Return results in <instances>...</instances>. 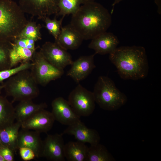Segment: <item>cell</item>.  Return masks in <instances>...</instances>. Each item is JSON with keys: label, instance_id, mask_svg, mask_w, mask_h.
Returning a JSON list of instances; mask_svg holds the SVG:
<instances>
[{"label": "cell", "instance_id": "cell-35", "mask_svg": "<svg viewBox=\"0 0 161 161\" xmlns=\"http://www.w3.org/2000/svg\"><path fill=\"white\" fill-rule=\"evenodd\" d=\"M4 86L3 85H0V93L1 92V90L4 89Z\"/></svg>", "mask_w": 161, "mask_h": 161}, {"label": "cell", "instance_id": "cell-31", "mask_svg": "<svg viewBox=\"0 0 161 161\" xmlns=\"http://www.w3.org/2000/svg\"><path fill=\"white\" fill-rule=\"evenodd\" d=\"M14 153L8 147L2 144L0 145V155L5 161H14Z\"/></svg>", "mask_w": 161, "mask_h": 161}, {"label": "cell", "instance_id": "cell-36", "mask_svg": "<svg viewBox=\"0 0 161 161\" xmlns=\"http://www.w3.org/2000/svg\"><path fill=\"white\" fill-rule=\"evenodd\" d=\"M0 161H5L3 157L0 155Z\"/></svg>", "mask_w": 161, "mask_h": 161}, {"label": "cell", "instance_id": "cell-1", "mask_svg": "<svg viewBox=\"0 0 161 161\" xmlns=\"http://www.w3.org/2000/svg\"><path fill=\"white\" fill-rule=\"evenodd\" d=\"M112 22V16L108 10L94 1L81 5L72 15L70 24L83 40H88L106 32Z\"/></svg>", "mask_w": 161, "mask_h": 161}, {"label": "cell", "instance_id": "cell-16", "mask_svg": "<svg viewBox=\"0 0 161 161\" xmlns=\"http://www.w3.org/2000/svg\"><path fill=\"white\" fill-rule=\"evenodd\" d=\"M40 133L21 129L19 130L18 141V149L22 147L29 148L34 152L36 157H42L43 141Z\"/></svg>", "mask_w": 161, "mask_h": 161}, {"label": "cell", "instance_id": "cell-3", "mask_svg": "<svg viewBox=\"0 0 161 161\" xmlns=\"http://www.w3.org/2000/svg\"><path fill=\"white\" fill-rule=\"evenodd\" d=\"M24 13L12 0H0V41L13 42L28 22Z\"/></svg>", "mask_w": 161, "mask_h": 161}, {"label": "cell", "instance_id": "cell-8", "mask_svg": "<svg viewBox=\"0 0 161 161\" xmlns=\"http://www.w3.org/2000/svg\"><path fill=\"white\" fill-rule=\"evenodd\" d=\"M59 0H19V6L24 13L43 20L55 14L57 16Z\"/></svg>", "mask_w": 161, "mask_h": 161}, {"label": "cell", "instance_id": "cell-14", "mask_svg": "<svg viewBox=\"0 0 161 161\" xmlns=\"http://www.w3.org/2000/svg\"><path fill=\"white\" fill-rule=\"evenodd\" d=\"M119 43L118 39L115 35L106 31L92 39L88 47L93 49L96 54L104 55L113 52Z\"/></svg>", "mask_w": 161, "mask_h": 161}, {"label": "cell", "instance_id": "cell-34", "mask_svg": "<svg viewBox=\"0 0 161 161\" xmlns=\"http://www.w3.org/2000/svg\"><path fill=\"white\" fill-rule=\"evenodd\" d=\"M96 0H81L82 4L94 2Z\"/></svg>", "mask_w": 161, "mask_h": 161}, {"label": "cell", "instance_id": "cell-17", "mask_svg": "<svg viewBox=\"0 0 161 161\" xmlns=\"http://www.w3.org/2000/svg\"><path fill=\"white\" fill-rule=\"evenodd\" d=\"M83 40L80 34L69 24L62 27L60 33L55 42L67 50L77 49Z\"/></svg>", "mask_w": 161, "mask_h": 161}, {"label": "cell", "instance_id": "cell-11", "mask_svg": "<svg viewBox=\"0 0 161 161\" xmlns=\"http://www.w3.org/2000/svg\"><path fill=\"white\" fill-rule=\"evenodd\" d=\"M51 113L56 120L62 124L69 126L81 121L80 117L74 112L68 100L58 97L51 103Z\"/></svg>", "mask_w": 161, "mask_h": 161}, {"label": "cell", "instance_id": "cell-4", "mask_svg": "<svg viewBox=\"0 0 161 161\" xmlns=\"http://www.w3.org/2000/svg\"><path fill=\"white\" fill-rule=\"evenodd\" d=\"M29 70L18 73L7 80L3 84L7 95L13 98L12 103L32 100L39 95L38 84Z\"/></svg>", "mask_w": 161, "mask_h": 161}, {"label": "cell", "instance_id": "cell-25", "mask_svg": "<svg viewBox=\"0 0 161 161\" xmlns=\"http://www.w3.org/2000/svg\"><path fill=\"white\" fill-rule=\"evenodd\" d=\"M82 4L81 0H59L57 16L72 15L76 12Z\"/></svg>", "mask_w": 161, "mask_h": 161}, {"label": "cell", "instance_id": "cell-32", "mask_svg": "<svg viewBox=\"0 0 161 161\" xmlns=\"http://www.w3.org/2000/svg\"><path fill=\"white\" fill-rule=\"evenodd\" d=\"M157 7V12L159 14H161V0H154Z\"/></svg>", "mask_w": 161, "mask_h": 161}, {"label": "cell", "instance_id": "cell-22", "mask_svg": "<svg viewBox=\"0 0 161 161\" xmlns=\"http://www.w3.org/2000/svg\"><path fill=\"white\" fill-rule=\"evenodd\" d=\"M12 48L10 51L12 68L19 63L31 61L36 50L18 46L12 42Z\"/></svg>", "mask_w": 161, "mask_h": 161}, {"label": "cell", "instance_id": "cell-18", "mask_svg": "<svg viewBox=\"0 0 161 161\" xmlns=\"http://www.w3.org/2000/svg\"><path fill=\"white\" fill-rule=\"evenodd\" d=\"M32 100L19 101L14 107L15 120L21 124L38 111L47 107L46 103H34Z\"/></svg>", "mask_w": 161, "mask_h": 161}, {"label": "cell", "instance_id": "cell-19", "mask_svg": "<svg viewBox=\"0 0 161 161\" xmlns=\"http://www.w3.org/2000/svg\"><path fill=\"white\" fill-rule=\"evenodd\" d=\"M21 124L16 122L0 131V139L1 144L16 153L18 148V137Z\"/></svg>", "mask_w": 161, "mask_h": 161}, {"label": "cell", "instance_id": "cell-5", "mask_svg": "<svg viewBox=\"0 0 161 161\" xmlns=\"http://www.w3.org/2000/svg\"><path fill=\"white\" fill-rule=\"evenodd\" d=\"M93 93L95 102L106 110H117L127 102V97L116 86L110 78L100 76L95 83Z\"/></svg>", "mask_w": 161, "mask_h": 161}, {"label": "cell", "instance_id": "cell-9", "mask_svg": "<svg viewBox=\"0 0 161 161\" xmlns=\"http://www.w3.org/2000/svg\"><path fill=\"white\" fill-rule=\"evenodd\" d=\"M40 52L45 59L56 67L63 69L73 62L70 54L55 42H46Z\"/></svg>", "mask_w": 161, "mask_h": 161}, {"label": "cell", "instance_id": "cell-6", "mask_svg": "<svg viewBox=\"0 0 161 161\" xmlns=\"http://www.w3.org/2000/svg\"><path fill=\"white\" fill-rule=\"evenodd\" d=\"M30 69L31 73L38 85L45 86L52 81L60 78L64 73L52 65L44 57L40 52H35Z\"/></svg>", "mask_w": 161, "mask_h": 161}, {"label": "cell", "instance_id": "cell-30", "mask_svg": "<svg viewBox=\"0 0 161 161\" xmlns=\"http://www.w3.org/2000/svg\"><path fill=\"white\" fill-rule=\"evenodd\" d=\"M18 149L19 150L20 156L24 161H30L36 157L35 154L33 151L29 148L22 147L19 148Z\"/></svg>", "mask_w": 161, "mask_h": 161}, {"label": "cell", "instance_id": "cell-12", "mask_svg": "<svg viewBox=\"0 0 161 161\" xmlns=\"http://www.w3.org/2000/svg\"><path fill=\"white\" fill-rule=\"evenodd\" d=\"M55 120L51 112L43 109L22 123L21 128L33 130L40 133H47L51 129Z\"/></svg>", "mask_w": 161, "mask_h": 161}, {"label": "cell", "instance_id": "cell-26", "mask_svg": "<svg viewBox=\"0 0 161 161\" xmlns=\"http://www.w3.org/2000/svg\"><path fill=\"white\" fill-rule=\"evenodd\" d=\"M12 42L0 41V71L12 68L10 58Z\"/></svg>", "mask_w": 161, "mask_h": 161}, {"label": "cell", "instance_id": "cell-29", "mask_svg": "<svg viewBox=\"0 0 161 161\" xmlns=\"http://www.w3.org/2000/svg\"><path fill=\"white\" fill-rule=\"evenodd\" d=\"M36 41L34 40L27 38H18L13 42L16 45L30 49L36 50L35 43Z\"/></svg>", "mask_w": 161, "mask_h": 161}, {"label": "cell", "instance_id": "cell-10", "mask_svg": "<svg viewBox=\"0 0 161 161\" xmlns=\"http://www.w3.org/2000/svg\"><path fill=\"white\" fill-rule=\"evenodd\" d=\"M63 134H47L43 141L42 157L52 161H64L65 144Z\"/></svg>", "mask_w": 161, "mask_h": 161}, {"label": "cell", "instance_id": "cell-33", "mask_svg": "<svg viewBox=\"0 0 161 161\" xmlns=\"http://www.w3.org/2000/svg\"><path fill=\"white\" fill-rule=\"evenodd\" d=\"M123 0H114V1L112 5V8L111 10V14L112 13H113V11L114 7L115 5L118 4V3H120V2L122 1Z\"/></svg>", "mask_w": 161, "mask_h": 161}, {"label": "cell", "instance_id": "cell-27", "mask_svg": "<svg viewBox=\"0 0 161 161\" xmlns=\"http://www.w3.org/2000/svg\"><path fill=\"white\" fill-rule=\"evenodd\" d=\"M64 17L62 16L59 20L56 19V17L53 19H50L49 17L45 18L42 20L45 24V28L49 33L56 40L58 36L62 27V24Z\"/></svg>", "mask_w": 161, "mask_h": 161}, {"label": "cell", "instance_id": "cell-15", "mask_svg": "<svg viewBox=\"0 0 161 161\" xmlns=\"http://www.w3.org/2000/svg\"><path fill=\"white\" fill-rule=\"evenodd\" d=\"M62 134L73 135L77 141L84 143H88L90 145L99 143L100 140L97 131L88 128L81 121L68 126Z\"/></svg>", "mask_w": 161, "mask_h": 161}, {"label": "cell", "instance_id": "cell-20", "mask_svg": "<svg viewBox=\"0 0 161 161\" xmlns=\"http://www.w3.org/2000/svg\"><path fill=\"white\" fill-rule=\"evenodd\" d=\"M88 147L85 143L77 141L65 144V158L69 161H86Z\"/></svg>", "mask_w": 161, "mask_h": 161}, {"label": "cell", "instance_id": "cell-37", "mask_svg": "<svg viewBox=\"0 0 161 161\" xmlns=\"http://www.w3.org/2000/svg\"><path fill=\"white\" fill-rule=\"evenodd\" d=\"M1 140H0V145H1Z\"/></svg>", "mask_w": 161, "mask_h": 161}, {"label": "cell", "instance_id": "cell-13", "mask_svg": "<svg viewBox=\"0 0 161 161\" xmlns=\"http://www.w3.org/2000/svg\"><path fill=\"white\" fill-rule=\"evenodd\" d=\"M95 55V53L89 55L81 56L73 61L67 75L77 83L85 79L96 67L94 61Z\"/></svg>", "mask_w": 161, "mask_h": 161}, {"label": "cell", "instance_id": "cell-23", "mask_svg": "<svg viewBox=\"0 0 161 161\" xmlns=\"http://www.w3.org/2000/svg\"><path fill=\"white\" fill-rule=\"evenodd\" d=\"M115 160L104 145L99 143L88 147L86 161H114Z\"/></svg>", "mask_w": 161, "mask_h": 161}, {"label": "cell", "instance_id": "cell-28", "mask_svg": "<svg viewBox=\"0 0 161 161\" xmlns=\"http://www.w3.org/2000/svg\"><path fill=\"white\" fill-rule=\"evenodd\" d=\"M32 63L27 62L21 63L18 66L0 71V82L6 80L18 73L24 70L30 69Z\"/></svg>", "mask_w": 161, "mask_h": 161}, {"label": "cell", "instance_id": "cell-2", "mask_svg": "<svg viewBox=\"0 0 161 161\" xmlns=\"http://www.w3.org/2000/svg\"><path fill=\"white\" fill-rule=\"evenodd\" d=\"M111 62L116 66L120 77L137 80L148 75V64L145 48L142 46H121L109 54Z\"/></svg>", "mask_w": 161, "mask_h": 161}, {"label": "cell", "instance_id": "cell-24", "mask_svg": "<svg viewBox=\"0 0 161 161\" xmlns=\"http://www.w3.org/2000/svg\"><path fill=\"white\" fill-rule=\"evenodd\" d=\"M41 25L33 21H28L18 38H27L34 40L36 42L42 39L40 30Z\"/></svg>", "mask_w": 161, "mask_h": 161}, {"label": "cell", "instance_id": "cell-21", "mask_svg": "<svg viewBox=\"0 0 161 161\" xmlns=\"http://www.w3.org/2000/svg\"><path fill=\"white\" fill-rule=\"evenodd\" d=\"M15 120L14 107L12 103L0 96V131L12 125Z\"/></svg>", "mask_w": 161, "mask_h": 161}, {"label": "cell", "instance_id": "cell-7", "mask_svg": "<svg viewBox=\"0 0 161 161\" xmlns=\"http://www.w3.org/2000/svg\"><path fill=\"white\" fill-rule=\"evenodd\" d=\"M68 101L79 117H88L93 112L95 100L93 92L78 84L70 93Z\"/></svg>", "mask_w": 161, "mask_h": 161}]
</instances>
